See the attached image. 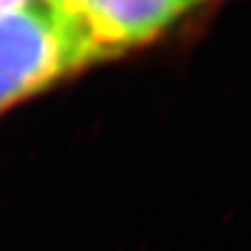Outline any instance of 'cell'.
<instances>
[{
	"instance_id": "cell-1",
	"label": "cell",
	"mask_w": 251,
	"mask_h": 251,
	"mask_svg": "<svg viewBox=\"0 0 251 251\" xmlns=\"http://www.w3.org/2000/svg\"><path fill=\"white\" fill-rule=\"evenodd\" d=\"M82 69L49 4L0 15V115Z\"/></svg>"
},
{
	"instance_id": "cell-2",
	"label": "cell",
	"mask_w": 251,
	"mask_h": 251,
	"mask_svg": "<svg viewBox=\"0 0 251 251\" xmlns=\"http://www.w3.org/2000/svg\"><path fill=\"white\" fill-rule=\"evenodd\" d=\"M50 9L86 69L153 42L188 6L184 0H57Z\"/></svg>"
},
{
	"instance_id": "cell-3",
	"label": "cell",
	"mask_w": 251,
	"mask_h": 251,
	"mask_svg": "<svg viewBox=\"0 0 251 251\" xmlns=\"http://www.w3.org/2000/svg\"><path fill=\"white\" fill-rule=\"evenodd\" d=\"M27 4H31V0H0V15L19 11V9H23V6H27Z\"/></svg>"
},
{
	"instance_id": "cell-4",
	"label": "cell",
	"mask_w": 251,
	"mask_h": 251,
	"mask_svg": "<svg viewBox=\"0 0 251 251\" xmlns=\"http://www.w3.org/2000/svg\"><path fill=\"white\" fill-rule=\"evenodd\" d=\"M201 2H207V0H184L186 6H193V4H201Z\"/></svg>"
},
{
	"instance_id": "cell-5",
	"label": "cell",
	"mask_w": 251,
	"mask_h": 251,
	"mask_svg": "<svg viewBox=\"0 0 251 251\" xmlns=\"http://www.w3.org/2000/svg\"><path fill=\"white\" fill-rule=\"evenodd\" d=\"M54 2H57V0H44V4H49V6H52Z\"/></svg>"
}]
</instances>
